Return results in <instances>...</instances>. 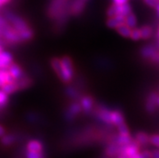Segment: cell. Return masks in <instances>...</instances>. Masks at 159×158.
<instances>
[{
    "instance_id": "14",
    "label": "cell",
    "mask_w": 159,
    "mask_h": 158,
    "mask_svg": "<svg viewBox=\"0 0 159 158\" xmlns=\"http://www.w3.org/2000/svg\"><path fill=\"white\" fill-rule=\"evenodd\" d=\"M27 151L42 152L43 145L38 140H31L27 144Z\"/></svg>"
},
{
    "instance_id": "32",
    "label": "cell",
    "mask_w": 159,
    "mask_h": 158,
    "mask_svg": "<svg viewBox=\"0 0 159 158\" xmlns=\"http://www.w3.org/2000/svg\"><path fill=\"white\" fill-rule=\"evenodd\" d=\"M67 94L71 98H76L78 96V94H76V90L72 88H70L69 90H67Z\"/></svg>"
},
{
    "instance_id": "28",
    "label": "cell",
    "mask_w": 159,
    "mask_h": 158,
    "mask_svg": "<svg viewBox=\"0 0 159 158\" xmlns=\"http://www.w3.org/2000/svg\"><path fill=\"white\" fill-rule=\"evenodd\" d=\"M118 131H119V134H129V130L126 124L125 123H122L121 124L117 126Z\"/></svg>"
},
{
    "instance_id": "31",
    "label": "cell",
    "mask_w": 159,
    "mask_h": 158,
    "mask_svg": "<svg viewBox=\"0 0 159 158\" xmlns=\"http://www.w3.org/2000/svg\"><path fill=\"white\" fill-rule=\"evenodd\" d=\"M144 2L147 4L148 6L151 7H156L159 2V0H144Z\"/></svg>"
},
{
    "instance_id": "3",
    "label": "cell",
    "mask_w": 159,
    "mask_h": 158,
    "mask_svg": "<svg viewBox=\"0 0 159 158\" xmlns=\"http://www.w3.org/2000/svg\"><path fill=\"white\" fill-rule=\"evenodd\" d=\"M132 12V7L129 3L121 4V5H117V4H114L109 7V8L107 11V15L108 17L114 16H126L129 15V13Z\"/></svg>"
},
{
    "instance_id": "26",
    "label": "cell",
    "mask_w": 159,
    "mask_h": 158,
    "mask_svg": "<svg viewBox=\"0 0 159 158\" xmlns=\"http://www.w3.org/2000/svg\"><path fill=\"white\" fill-rule=\"evenodd\" d=\"M7 94L4 92L3 90H0V107L6 106V104L7 103Z\"/></svg>"
},
{
    "instance_id": "16",
    "label": "cell",
    "mask_w": 159,
    "mask_h": 158,
    "mask_svg": "<svg viewBox=\"0 0 159 158\" xmlns=\"http://www.w3.org/2000/svg\"><path fill=\"white\" fill-rule=\"evenodd\" d=\"M20 89V86H19L18 83L16 81L11 82H8L7 84L4 85L3 86L1 87V90H3L4 92L7 94H12V93L16 92V90H18Z\"/></svg>"
},
{
    "instance_id": "17",
    "label": "cell",
    "mask_w": 159,
    "mask_h": 158,
    "mask_svg": "<svg viewBox=\"0 0 159 158\" xmlns=\"http://www.w3.org/2000/svg\"><path fill=\"white\" fill-rule=\"evenodd\" d=\"M157 97L156 94H151L148 98L147 103H146V109L149 112L152 113L155 111V106L157 104Z\"/></svg>"
},
{
    "instance_id": "7",
    "label": "cell",
    "mask_w": 159,
    "mask_h": 158,
    "mask_svg": "<svg viewBox=\"0 0 159 158\" xmlns=\"http://www.w3.org/2000/svg\"><path fill=\"white\" fill-rule=\"evenodd\" d=\"M125 16H114L108 17L107 20V25L110 28H115L116 29L119 26H120L121 24H125Z\"/></svg>"
},
{
    "instance_id": "35",
    "label": "cell",
    "mask_w": 159,
    "mask_h": 158,
    "mask_svg": "<svg viewBox=\"0 0 159 158\" xmlns=\"http://www.w3.org/2000/svg\"><path fill=\"white\" fill-rule=\"evenodd\" d=\"M5 135V129L2 126L0 125V136H2Z\"/></svg>"
},
{
    "instance_id": "5",
    "label": "cell",
    "mask_w": 159,
    "mask_h": 158,
    "mask_svg": "<svg viewBox=\"0 0 159 158\" xmlns=\"http://www.w3.org/2000/svg\"><path fill=\"white\" fill-rule=\"evenodd\" d=\"M2 36L7 42L9 43H19L22 41L18 32L10 25H7L2 29Z\"/></svg>"
},
{
    "instance_id": "38",
    "label": "cell",
    "mask_w": 159,
    "mask_h": 158,
    "mask_svg": "<svg viewBox=\"0 0 159 158\" xmlns=\"http://www.w3.org/2000/svg\"><path fill=\"white\" fill-rule=\"evenodd\" d=\"M3 51V46L2 45V44H0V53Z\"/></svg>"
},
{
    "instance_id": "11",
    "label": "cell",
    "mask_w": 159,
    "mask_h": 158,
    "mask_svg": "<svg viewBox=\"0 0 159 158\" xmlns=\"http://www.w3.org/2000/svg\"><path fill=\"white\" fill-rule=\"evenodd\" d=\"M86 2L83 0H74L70 7V11L73 15L78 16L83 12Z\"/></svg>"
},
{
    "instance_id": "1",
    "label": "cell",
    "mask_w": 159,
    "mask_h": 158,
    "mask_svg": "<svg viewBox=\"0 0 159 158\" xmlns=\"http://www.w3.org/2000/svg\"><path fill=\"white\" fill-rule=\"evenodd\" d=\"M61 69L60 74L58 75L59 78L64 82H70L75 73L72 60L69 56H63L61 59Z\"/></svg>"
},
{
    "instance_id": "23",
    "label": "cell",
    "mask_w": 159,
    "mask_h": 158,
    "mask_svg": "<svg viewBox=\"0 0 159 158\" xmlns=\"http://www.w3.org/2000/svg\"><path fill=\"white\" fill-rule=\"evenodd\" d=\"M140 29H141V39L147 40V39L151 37L152 34H153V29L150 27L145 25V26H143Z\"/></svg>"
},
{
    "instance_id": "41",
    "label": "cell",
    "mask_w": 159,
    "mask_h": 158,
    "mask_svg": "<svg viewBox=\"0 0 159 158\" xmlns=\"http://www.w3.org/2000/svg\"><path fill=\"white\" fill-rule=\"evenodd\" d=\"M158 35H159V32H158Z\"/></svg>"
},
{
    "instance_id": "12",
    "label": "cell",
    "mask_w": 159,
    "mask_h": 158,
    "mask_svg": "<svg viewBox=\"0 0 159 158\" xmlns=\"http://www.w3.org/2000/svg\"><path fill=\"white\" fill-rule=\"evenodd\" d=\"M82 110H83V109H82V106H81L80 104L77 103V102H74V103H72V104L70 105V106L69 108V110L67 111V119H69V120H70V119L72 120V119L75 118V116L79 114V113H80V111Z\"/></svg>"
},
{
    "instance_id": "19",
    "label": "cell",
    "mask_w": 159,
    "mask_h": 158,
    "mask_svg": "<svg viewBox=\"0 0 159 158\" xmlns=\"http://www.w3.org/2000/svg\"><path fill=\"white\" fill-rule=\"evenodd\" d=\"M132 141V138L129 134H119L116 139V144L120 146L126 145Z\"/></svg>"
},
{
    "instance_id": "18",
    "label": "cell",
    "mask_w": 159,
    "mask_h": 158,
    "mask_svg": "<svg viewBox=\"0 0 159 158\" xmlns=\"http://www.w3.org/2000/svg\"><path fill=\"white\" fill-rule=\"evenodd\" d=\"M141 56H143L144 58H152L156 53L155 48L152 45H146L141 49Z\"/></svg>"
},
{
    "instance_id": "21",
    "label": "cell",
    "mask_w": 159,
    "mask_h": 158,
    "mask_svg": "<svg viewBox=\"0 0 159 158\" xmlns=\"http://www.w3.org/2000/svg\"><path fill=\"white\" fill-rule=\"evenodd\" d=\"M125 24H127L128 26L130 27L131 28H136V25H137V18H136V16L133 14V12L129 13V15L125 16Z\"/></svg>"
},
{
    "instance_id": "37",
    "label": "cell",
    "mask_w": 159,
    "mask_h": 158,
    "mask_svg": "<svg viewBox=\"0 0 159 158\" xmlns=\"http://www.w3.org/2000/svg\"><path fill=\"white\" fill-rule=\"evenodd\" d=\"M156 10H157V16H159V2H158V4H157V6H156Z\"/></svg>"
},
{
    "instance_id": "9",
    "label": "cell",
    "mask_w": 159,
    "mask_h": 158,
    "mask_svg": "<svg viewBox=\"0 0 159 158\" xmlns=\"http://www.w3.org/2000/svg\"><path fill=\"white\" fill-rule=\"evenodd\" d=\"M14 81L16 80L11 76L9 70L0 69V88L8 82H14Z\"/></svg>"
},
{
    "instance_id": "2",
    "label": "cell",
    "mask_w": 159,
    "mask_h": 158,
    "mask_svg": "<svg viewBox=\"0 0 159 158\" xmlns=\"http://www.w3.org/2000/svg\"><path fill=\"white\" fill-rule=\"evenodd\" d=\"M139 144L137 141H133L129 143L126 145L120 146V150L119 154L117 156L119 157H143L142 154L139 152Z\"/></svg>"
},
{
    "instance_id": "20",
    "label": "cell",
    "mask_w": 159,
    "mask_h": 158,
    "mask_svg": "<svg viewBox=\"0 0 159 158\" xmlns=\"http://www.w3.org/2000/svg\"><path fill=\"white\" fill-rule=\"evenodd\" d=\"M116 31L120 36H124V37H126V38H129V37H130L132 28L128 26L127 24H123L116 28Z\"/></svg>"
},
{
    "instance_id": "29",
    "label": "cell",
    "mask_w": 159,
    "mask_h": 158,
    "mask_svg": "<svg viewBox=\"0 0 159 158\" xmlns=\"http://www.w3.org/2000/svg\"><path fill=\"white\" fill-rule=\"evenodd\" d=\"M26 156H28V158H40V157H43L44 155H43L42 152H29V151H28Z\"/></svg>"
},
{
    "instance_id": "10",
    "label": "cell",
    "mask_w": 159,
    "mask_h": 158,
    "mask_svg": "<svg viewBox=\"0 0 159 158\" xmlns=\"http://www.w3.org/2000/svg\"><path fill=\"white\" fill-rule=\"evenodd\" d=\"M111 111H109L107 108L100 107L97 111V115L99 120H101L104 123L111 124Z\"/></svg>"
},
{
    "instance_id": "36",
    "label": "cell",
    "mask_w": 159,
    "mask_h": 158,
    "mask_svg": "<svg viewBox=\"0 0 159 158\" xmlns=\"http://www.w3.org/2000/svg\"><path fill=\"white\" fill-rule=\"evenodd\" d=\"M152 156H154V157H158L159 158V152H155L154 153L152 154Z\"/></svg>"
},
{
    "instance_id": "25",
    "label": "cell",
    "mask_w": 159,
    "mask_h": 158,
    "mask_svg": "<svg viewBox=\"0 0 159 158\" xmlns=\"http://www.w3.org/2000/svg\"><path fill=\"white\" fill-rule=\"evenodd\" d=\"M130 38L133 40H139L140 39H141V29L137 28H132L131 34H130Z\"/></svg>"
},
{
    "instance_id": "30",
    "label": "cell",
    "mask_w": 159,
    "mask_h": 158,
    "mask_svg": "<svg viewBox=\"0 0 159 158\" xmlns=\"http://www.w3.org/2000/svg\"><path fill=\"white\" fill-rule=\"evenodd\" d=\"M149 143L159 147V135H153L149 137Z\"/></svg>"
},
{
    "instance_id": "24",
    "label": "cell",
    "mask_w": 159,
    "mask_h": 158,
    "mask_svg": "<svg viewBox=\"0 0 159 158\" xmlns=\"http://www.w3.org/2000/svg\"><path fill=\"white\" fill-rule=\"evenodd\" d=\"M120 150V146L117 144H114L109 145L107 149V152L109 156H115L119 154Z\"/></svg>"
},
{
    "instance_id": "22",
    "label": "cell",
    "mask_w": 159,
    "mask_h": 158,
    "mask_svg": "<svg viewBox=\"0 0 159 158\" xmlns=\"http://www.w3.org/2000/svg\"><path fill=\"white\" fill-rule=\"evenodd\" d=\"M136 141L139 144V145H145L149 143V137L144 132H140L136 136Z\"/></svg>"
},
{
    "instance_id": "15",
    "label": "cell",
    "mask_w": 159,
    "mask_h": 158,
    "mask_svg": "<svg viewBox=\"0 0 159 158\" xmlns=\"http://www.w3.org/2000/svg\"><path fill=\"white\" fill-rule=\"evenodd\" d=\"M93 104H94L93 98L90 96L83 97L82 98V100H81V106H82V109L86 113L89 112L92 109Z\"/></svg>"
},
{
    "instance_id": "6",
    "label": "cell",
    "mask_w": 159,
    "mask_h": 158,
    "mask_svg": "<svg viewBox=\"0 0 159 158\" xmlns=\"http://www.w3.org/2000/svg\"><path fill=\"white\" fill-rule=\"evenodd\" d=\"M12 63H13V57L11 54L7 51H2L0 53V69L8 70Z\"/></svg>"
},
{
    "instance_id": "39",
    "label": "cell",
    "mask_w": 159,
    "mask_h": 158,
    "mask_svg": "<svg viewBox=\"0 0 159 158\" xmlns=\"http://www.w3.org/2000/svg\"><path fill=\"white\" fill-rule=\"evenodd\" d=\"M157 105L159 106V96L158 95H157Z\"/></svg>"
},
{
    "instance_id": "40",
    "label": "cell",
    "mask_w": 159,
    "mask_h": 158,
    "mask_svg": "<svg viewBox=\"0 0 159 158\" xmlns=\"http://www.w3.org/2000/svg\"><path fill=\"white\" fill-rule=\"evenodd\" d=\"M83 1H85V2H87V1H88V0H83Z\"/></svg>"
},
{
    "instance_id": "4",
    "label": "cell",
    "mask_w": 159,
    "mask_h": 158,
    "mask_svg": "<svg viewBox=\"0 0 159 158\" xmlns=\"http://www.w3.org/2000/svg\"><path fill=\"white\" fill-rule=\"evenodd\" d=\"M7 19L8 20V21H10L12 27L16 29L18 33L20 34V32H24V31L27 30V29H29V26L28 25L25 21L23 20L22 18H20L19 16H16V15L12 14L11 12H7L6 15Z\"/></svg>"
},
{
    "instance_id": "27",
    "label": "cell",
    "mask_w": 159,
    "mask_h": 158,
    "mask_svg": "<svg viewBox=\"0 0 159 158\" xmlns=\"http://www.w3.org/2000/svg\"><path fill=\"white\" fill-rule=\"evenodd\" d=\"M14 140L15 137L12 135H6V136L4 135V136H2V143L5 145H10L14 142Z\"/></svg>"
},
{
    "instance_id": "33",
    "label": "cell",
    "mask_w": 159,
    "mask_h": 158,
    "mask_svg": "<svg viewBox=\"0 0 159 158\" xmlns=\"http://www.w3.org/2000/svg\"><path fill=\"white\" fill-rule=\"evenodd\" d=\"M113 3L117 4V5H121L129 2V0H112Z\"/></svg>"
},
{
    "instance_id": "34",
    "label": "cell",
    "mask_w": 159,
    "mask_h": 158,
    "mask_svg": "<svg viewBox=\"0 0 159 158\" xmlns=\"http://www.w3.org/2000/svg\"><path fill=\"white\" fill-rule=\"evenodd\" d=\"M11 0H0V7H2L3 5H5V4L8 3Z\"/></svg>"
},
{
    "instance_id": "13",
    "label": "cell",
    "mask_w": 159,
    "mask_h": 158,
    "mask_svg": "<svg viewBox=\"0 0 159 158\" xmlns=\"http://www.w3.org/2000/svg\"><path fill=\"white\" fill-rule=\"evenodd\" d=\"M122 123H125L123 115L118 111H111V124L118 126Z\"/></svg>"
},
{
    "instance_id": "8",
    "label": "cell",
    "mask_w": 159,
    "mask_h": 158,
    "mask_svg": "<svg viewBox=\"0 0 159 158\" xmlns=\"http://www.w3.org/2000/svg\"><path fill=\"white\" fill-rule=\"evenodd\" d=\"M8 70L16 81L20 80L24 77V71H23L22 69L20 68V66H19L17 64L12 63L10 67L8 68Z\"/></svg>"
}]
</instances>
